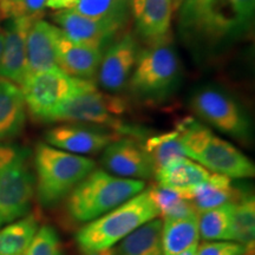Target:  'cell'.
<instances>
[{
    "mask_svg": "<svg viewBox=\"0 0 255 255\" xmlns=\"http://www.w3.org/2000/svg\"><path fill=\"white\" fill-rule=\"evenodd\" d=\"M103 50L72 41L58 27L56 38L57 65L71 77L92 81L100 69Z\"/></svg>",
    "mask_w": 255,
    "mask_h": 255,
    "instance_id": "obj_17",
    "label": "cell"
},
{
    "mask_svg": "<svg viewBox=\"0 0 255 255\" xmlns=\"http://www.w3.org/2000/svg\"><path fill=\"white\" fill-rule=\"evenodd\" d=\"M60 31L72 41L104 50L124 25L111 20L95 19L75 9H62L53 15Z\"/></svg>",
    "mask_w": 255,
    "mask_h": 255,
    "instance_id": "obj_12",
    "label": "cell"
},
{
    "mask_svg": "<svg viewBox=\"0 0 255 255\" xmlns=\"http://www.w3.org/2000/svg\"><path fill=\"white\" fill-rule=\"evenodd\" d=\"M120 1L123 2V4L128 5V6H130V1H131V0H120Z\"/></svg>",
    "mask_w": 255,
    "mask_h": 255,
    "instance_id": "obj_38",
    "label": "cell"
},
{
    "mask_svg": "<svg viewBox=\"0 0 255 255\" xmlns=\"http://www.w3.org/2000/svg\"><path fill=\"white\" fill-rule=\"evenodd\" d=\"M34 191L28 152L15 145H0V228L27 215Z\"/></svg>",
    "mask_w": 255,
    "mask_h": 255,
    "instance_id": "obj_6",
    "label": "cell"
},
{
    "mask_svg": "<svg viewBox=\"0 0 255 255\" xmlns=\"http://www.w3.org/2000/svg\"><path fill=\"white\" fill-rule=\"evenodd\" d=\"M87 255H115V250L114 248H108V250L94 252V253H89Z\"/></svg>",
    "mask_w": 255,
    "mask_h": 255,
    "instance_id": "obj_34",
    "label": "cell"
},
{
    "mask_svg": "<svg viewBox=\"0 0 255 255\" xmlns=\"http://www.w3.org/2000/svg\"><path fill=\"white\" fill-rule=\"evenodd\" d=\"M255 240V200L250 194L234 203L232 222V241L254 250Z\"/></svg>",
    "mask_w": 255,
    "mask_h": 255,
    "instance_id": "obj_27",
    "label": "cell"
},
{
    "mask_svg": "<svg viewBox=\"0 0 255 255\" xmlns=\"http://www.w3.org/2000/svg\"><path fill=\"white\" fill-rule=\"evenodd\" d=\"M145 183L95 169L68 196L66 210L77 222H90L144 190Z\"/></svg>",
    "mask_w": 255,
    "mask_h": 255,
    "instance_id": "obj_4",
    "label": "cell"
},
{
    "mask_svg": "<svg viewBox=\"0 0 255 255\" xmlns=\"http://www.w3.org/2000/svg\"><path fill=\"white\" fill-rule=\"evenodd\" d=\"M255 0H182L178 32L200 55L232 45L253 26Z\"/></svg>",
    "mask_w": 255,
    "mask_h": 255,
    "instance_id": "obj_1",
    "label": "cell"
},
{
    "mask_svg": "<svg viewBox=\"0 0 255 255\" xmlns=\"http://www.w3.org/2000/svg\"><path fill=\"white\" fill-rule=\"evenodd\" d=\"M234 203H225L215 208L200 212V237L206 241H232Z\"/></svg>",
    "mask_w": 255,
    "mask_h": 255,
    "instance_id": "obj_25",
    "label": "cell"
},
{
    "mask_svg": "<svg viewBox=\"0 0 255 255\" xmlns=\"http://www.w3.org/2000/svg\"><path fill=\"white\" fill-rule=\"evenodd\" d=\"M180 76L181 64L176 51L167 39H163L139 51L128 83L137 97L156 101L163 100L175 90Z\"/></svg>",
    "mask_w": 255,
    "mask_h": 255,
    "instance_id": "obj_7",
    "label": "cell"
},
{
    "mask_svg": "<svg viewBox=\"0 0 255 255\" xmlns=\"http://www.w3.org/2000/svg\"><path fill=\"white\" fill-rule=\"evenodd\" d=\"M158 216L148 189L143 190L107 214L87 222L78 231L76 241L84 254L113 248L137 228Z\"/></svg>",
    "mask_w": 255,
    "mask_h": 255,
    "instance_id": "obj_3",
    "label": "cell"
},
{
    "mask_svg": "<svg viewBox=\"0 0 255 255\" xmlns=\"http://www.w3.org/2000/svg\"><path fill=\"white\" fill-rule=\"evenodd\" d=\"M128 110V102L115 94H102L97 88L73 96L66 101L49 122L96 124L110 128L116 133H133L124 126L122 116Z\"/></svg>",
    "mask_w": 255,
    "mask_h": 255,
    "instance_id": "obj_9",
    "label": "cell"
},
{
    "mask_svg": "<svg viewBox=\"0 0 255 255\" xmlns=\"http://www.w3.org/2000/svg\"><path fill=\"white\" fill-rule=\"evenodd\" d=\"M78 0H46V7L62 11V9L75 8Z\"/></svg>",
    "mask_w": 255,
    "mask_h": 255,
    "instance_id": "obj_33",
    "label": "cell"
},
{
    "mask_svg": "<svg viewBox=\"0 0 255 255\" xmlns=\"http://www.w3.org/2000/svg\"><path fill=\"white\" fill-rule=\"evenodd\" d=\"M139 55L138 44L132 33H127L110 43L103 51L98 69V82L104 90L119 92L126 88Z\"/></svg>",
    "mask_w": 255,
    "mask_h": 255,
    "instance_id": "obj_11",
    "label": "cell"
},
{
    "mask_svg": "<svg viewBox=\"0 0 255 255\" xmlns=\"http://www.w3.org/2000/svg\"><path fill=\"white\" fill-rule=\"evenodd\" d=\"M199 213L162 221V247L164 255H177L199 244Z\"/></svg>",
    "mask_w": 255,
    "mask_h": 255,
    "instance_id": "obj_22",
    "label": "cell"
},
{
    "mask_svg": "<svg viewBox=\"0 0 255 255\" xmlns=\"http://www.w3.org/2000/svg\"><path fill=\"white\" fill-rule=\"evenodd\" d=\"M36 191L39 202L50 207L58 203L96 169V162L82 155L39 143L34 151Z\"/></svg>",
    "mask_w": 255,
    "mask_h": 255,
    "instance_id": "obj_5",
    "label": "cell"
},
{
    "mask_svg": "<svg viewBox=\"0 0 255 255\" xmlns=\"http://www.w3.org/2000/svg\"><path fill=\"white\" fill-rule=\"evenodd\" d=\"M38 228L34 215H25L0 228V255H26Z\"/></svg>",
    "mask_w": 255,
    "mask_h": 255,
    "instance_id": "obj_24",
    "label": "cell"
},
{
    "mask_svg": "<svg viewBox=\"0 0 255 255\" xmlns=\"http://www.w3.org/2000/svg\"><path fill=\"white\" fill-rule=\"evenodd\" d=\"M37 18H12L11 23L5 30L4 47L0 57V77L20 87L26 78L27 32Z\"/></svg>",
    "mask_w": 255,
    "mask_h": 255,
    "instance_id": "obj_15",
    "label": "cell"
},
{
    "mask_svg": "<svg viewBox=\"0 0 255 255\" xmlns=\"http://www.w3.org/2000/svg\"><path fill=\"white\" fill-rule=\"evenodd\" d=\"M210 175L208 169L184 156L159 168L154 176L159 186L177 190L183 195L197 184L205 182Z\"/></svg>",
    "mask_w": 255,
    "mask_h": 255,
    "instance_id": "obj_20",
    "label": "cell"
},
{
    "mask_svg": "<svg viewBox=\"0 0 255 255\" xmlns=\"http://www.w3.org/2000/svg\"><path fill=\"white\" fill-rule=\"evenodd\" d=\"M116 132L81 124H63L46 132L47 144L76 155H89L104 150L110 143L120 138Z\"/></svg>",
    "mask_w": 255,
    "mask_h": 255,
    "instance_id": "obj_14",
    "label": "cell"
},
{
    "mask_svg": "<svg viewBox=\"0 0 255 255\" xmlns=\"http://www.w3.org/2000/svg\"><path fill=\"white\" fill-rule=\"evenodd\" d=\"M94 88L96 85L92 81L71 77L59 68H55L27 76L20 89L25 105L32 116L49 122L51 116L66 101Z\"/></svg>",
    "mask_w": 255,
    "mask_h": 255,
    "instance_id": "obj_8",
    "label": "cell"
},
{
    "mask_svg": "<svg viewBox=\"0 0 255 255\" xmlns=\"http://www.w3.org/2000/svg\"><path fill=\"white\" fill-rule=\"evenodd\" d=\"M176 130L186 157L215 174L231 178L254 177L255 165L251 158L209 128L193 119H184Z\"/></svg>",
    "mask_w": 255,
    "mask_h": 255,
    "instance_id": "obj_2",
    "label": "cell"
},
{
    "mask_svg": "<svg viewBox=\"0 0 255 255\" xmlns=\"http://www.w3.org/2000/svg\"><path fill=\"white\" fill-rule=\"evenodd\" d=\"M182 2V0H175V7H177V5H180Z\"/></svg>",
    "mask_w": 255,
    "mask_h": 255,
    "instance_id": "obj_39",
    "label": "cell"
},
{
    "mask_svg": "<svg viewBox=\"0 0 255 255\" xmlns=\"http://www.w3.org/2000/svg\"><path fill=\"white\" fill-rule=\"evenodd\" d=\"M152 202L157 208L159 216L164 219H180L195 214L196 209L189 201L184 199L180 191L162 186L148 188Z\"/></svg>",
    "mask_w": 255,
    "mask_h": 255,
    "instance_id": "obj_28",
    "label": "cell"
},
{
    "mask_svg": "<svg viewBox=\"0 0 255 255\" xmlns=\"http://www.w3.org/2000/svg\"><path fill=\"white\" fill-rule=\"evenodd\" d=\"M73 9L87 17L116 21L124 26L130 13V6L120 0H78Z\"/></svg>",
    "mask_w": 255,
    "mask_h": 255,
    "instance_id": "obj_29",
    "label": "cell"
},
{
    "mask_svg": "<svg viewBox=\"0 0 255 255\" xmlns=\"http://www.w3.org/2000/svg\"><path fill=\"white\" fill-rule=\"evenodd\" d=\"M175 9V0H131L130 12L136 32L143 39L155 43L167 39Z\"/></svg>",
    "mask_w": 255,
    "mask_h": 255,
    "instance_id": "obj_16",
    "label": "cell"
},
{
    "mask_svg": "<svg viewBox=\"0 0 255 255\" xmlns=\"http://www.w3.org/2000/svg\"><path fill=\"white\" fill-rule=\"evenodd\" d=\"M197 245H199V244L194 245V246H191L190 248H188V250L183 251L182 253H180V254H177V255H195V254H196V248H197Z\"/></svg>",
    "mask_w": 255,
    "mask_h": 255,
    "instance_id": "obj_35",
    "label": "cell"
},
{
    "mask_svg": "<svg viewBox=\"0 0 255 255\" xmlns=\"http://www.w3.org/2000/svg\"><path fill=\"white\" fill-rule=\"evenodd\" d=\"M58 27L37 18L26 37V77L36 72L58 68L56 38Z\"/></svg>",
    "mask_w": 255,
    "mask_h": 255,
    "instance_id": "obj_18",
    "label": "cell"
},
{
    "mask_svg": "<svg viewBox=\"0 0 255 255\" xmlns=\"http://www.w3.org/2000/svg\"><path fill=\"white\" fill-rule=\"evenodd\" d=\"M190 107L197 116L232 138L250 142L252 123L241 104L228 92L205 87L191 96Z\"/></svg>",
    "mask_w": 255,
    "mask_h": 255,
    "instance_id": "obj_10",
    "label": "cell"
},
{
    "mask_svg": "<svg viewBox=\"0 0 255 255\" xmlns=\"http://www.w3.org/2000/svg\"><path fill=\"white\" fill-rule=\"evenodd\" d=\"M197 213L208 210L225 203H234L245 196L238 188L233 186L231 177L212 173L205 182L197 184L193 189L183 194Z\"/></svg>",
    "mask_w": 255,
    "mask_h": 255,
    "instance_id": "obj_19",
    "label": "cell"
},
{
    "mask_svg": "<svg viewBox=\"0 0 255 255\" xmlns=\"http://www.w3.org/2000/svg\"><path fill=\"white\" fill-rule=\"evenodd\" d=\"M102 164L108 173L120 177L143 181L154 176V165L143 145L128 137H120L104 149Z\"/></svg>",
    "mask_w": 255,
    "mask_h": 255,
    "instance_id": "obj_13",
    "label": "cell"
},
{
    "mask_svg": "<svg viewBox=\"0 0 255 255\" xmlns=\"http://www.w3.org/2000/svg\"><path fill=\"white\" fill-rule=\"evenodd\" d=\"M251 250L234 241H208L197 245L195 255H250Z\"/></svg>",
    "mask_w": 255,
    "mask_h": 255,
    "instance_id": "obj_31",
    "label": "cell"
},
{
    "mask_svg": "<svg viewBox=\"0 0 255 255\" xmlns=\"http://www.w3.org/2000/svg\"><path fill=\"white\" fill-rule=\"evenodd\" d=\"M19 0H0V12L4 9L6 6H8L9 4H13V2H17Z\"/></svg>",
    "mask_w": 255,
    "mask_h": 255,
    "instance_id": "obj_36",
    "label": "cell"
},
{
    "mask_svg": "<svg viewBox=\"0 0 255 255\" xmlns=\"http://www.w3.org/2000/svg\"><path fill=\"white\" fill-rule=\"evenodd\" d=\"M142 145L154 165V175L169 162L186 156L177 130L149 137Z\"/></svg>",
    "mask_w": 255,
    "mask_h": 255,
    "instance_id": "obj_26",
    "label": "cell"
},
{
    "mask_svg": "<svg viewBox=\"0 0 255 255\" xmlns=\"http://www.w3.org/2000/svg\"><path fill=\"white\" fill-rule=\"evenodd\" d=\"M26 255H63L62 242L56 229L51 226L38 228Z\"/></svg>",
    "mask_w": 255,
    "mask_h": 255,
    "instance_id": "obj_30",
    "label": "cell"
},
{
    "mask_svg": "<svg viewBox=\"0 0 255 255\" xmlns=\"http://www.w3.org/2000/svg\"><path fill=\"white\" fill-rule=\"evenodd\" d=\"M115 255H164L162 220H151L124 238L115 250Z\"/></svg>",
    "mask_w": 255,
    "mask_h": 255,
    "instance_id": "obj_23",
    "label": "cell"
},
{
    "mask_svg": "<svg viewBox=\"0 0 255 255\" xmlns=\"http://www.w3.org/2000/svg\"><path fill=\"white\" fill-rule=\"evenodd\" d=\"M4 40H5V31L0 28V57H1L2 47H4Z\"/></svg>",
    "mask_w": 255,
    "mask_h": 255,
    "instance_id": "obj_37",
    "label": "cell"
},
{
    "mask_svg": "<svg viewBox=\"0 0 255 255\" xmlns=\"http://www.w3.org/2000/svg\"><path fill=\"white\" fill-rule=\"evenodd\" d=\"M46 7V0H19L1 11V14L6 18L18 17H40L43 9Z\"/></svg>",
    "mask_w": 255,
    "mask_h": 255,
    "instance_id": "obj_32",
    "label": "cell"
},
{
    "mask_svg": "<svg viewBox=\"0 0 255 255\" xmlns=\"http://www.w3.org/2000/svg\"><path fill=\"white\" fill-rule=\"evenodd\" d=\"M25 123V102L21 89L0 77V141L13 138Z\"/></svg>",
    "mask_w": 255,
    "mask_h": 255,
    "instance_id": "obj_21",
    "label": "cell"
}]
</instances>
